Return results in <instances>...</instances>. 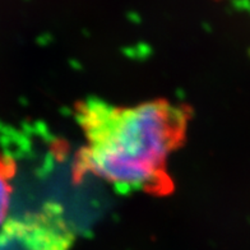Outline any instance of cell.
Wrapping results in <instances>:
<instances>
[{
  "mask_svg": "<svg viewBox=\"0 0 250 250\" xmlns=\"http://www.w3.org/2000/svg\"><path fill=\"white\" fill-rule=\"evenodd\" d=\"M191 110L167 100L115 106L99 99L76 104L86 145L77 155L76 175L92 174L120 193L166 195L174 183L170 156L184 145Z\"/></svg>",
  "mask_w": 250,
  "mask_h": 250,
  "instance_id": "6da1fadb",
  "label": "cell"
},
{
  "mask_svg": "<svg viewBox=\"0 0 250 250\" xmlns=\"http://www.w3.org/2000/svg\"><path fill=\"white\" fill-rule=\"evenodd\" d=\"M74 231L56 204L12 217L0 229V250H69Z\"/></svg>",
  "mask_w": 250,
  "mask_h": 250,
  "instance_id": "7a4b0ae2",
  "label": "cell"
},
{
  "mask_svg": "<svg viewBox=\"0 0 250 250\" xmlns=\"http://www.w3.org/2000/svg\"><path fill=\"white\" fill-rule=\"evenodd\" d=\"M16 172L17 164L14 158L0 152V227L5 222L9 212Z\"/></svg>",
  "mask_w": 250,
  "mask_h": 250,
  "instance_id": "3957f363",
  "label": "cell"
}]
</instances>
